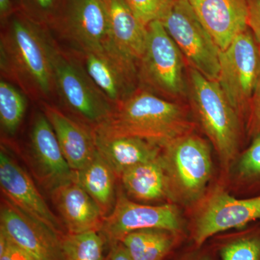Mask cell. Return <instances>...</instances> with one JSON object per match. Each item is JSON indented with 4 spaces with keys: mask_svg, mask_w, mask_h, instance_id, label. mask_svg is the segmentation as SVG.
I'll list each match as a JSON object with an SVG mask.
<instances>
[{
    "mask_svg": "<svg viewBox=\"0 0 260 260\" xmlns=\"http://www.w3.org/2000/svg\"><path fill=\"white\" fill-rule=\"evenodd\" d=\"M53 34L21 12L1 24L2 77L43 104L56 99L51 58Z\"/></svg>",
    "mask_w": 260,
    "mask_h": 260,
    "instance_id": "obj_1",
    "label": "cell"
},
{
    "mask_svg": "<svg viewBox=\"0 0 260 260\" xmlns=\"http://www.w3.org/2000/svg\"><path fill=\"white\" fill-rule=\"evenodd\" d=\"M191 129L181 106L139 87L93 131L106 137H136L164 148Z\"/></svg>",
    "mask_w": 260,
    "mask_h": 260,
    "instance_id": "obj_2",
    "label": "cell"
},
{
    "mask_svg": "<svg viewBox=\"0 0 260 260\" xmlns=\"http://www.w3.org/2000/svg\"><path fill=\"white\" fill-rule=\"evenodd\" d=\"M51 58L56 99L61 107L92 130L102 125L112 114L114 104L90 78L78 58L63 49L54 35Z\"/></svg>",
    "mask_w": 260,
    "mask_h": 260,
    "instance_id": "obj_3",
    "label": "cell"
},
{
    "mask_svg": "<svg viewBox=\"0 0 260 260\" xmlns=\"http://www.w3.org/2000/svg\"><path fill=\"white\" fill-rule=\"evenodd\" d=\"M190 97L193 110L203 131L227 169L237 156L241 139V119L218 81L190 69Z\"/></svg>",
    "mask_w": 260,
    "mask_h": 260,
    "instance_id": "obj_4",
    "label": "cell"
},
{
    "mask_svg": "<svg viewBox=\"0 0 260 260\" xmlns=\"http://www.w3.org/2000/svg\"><path fill=\"white\" fill-rule=\"evenodd\" d=\"M160 160L167 175L169 199L182 204L200 201L213 174L211 149L198 135H184L161 148Z\"/></svg>",
    "mask_w": 260,
    "mask_h": 260,
    "instance_id": "obj_5",
    "label": "cell"
},
{
    "mask_svg": "<svg viewBox=\"0 0 260 260\" xmlns=\"http://www.w3.org/2000/svg\"><path fill=\"white\" fill-rule=\"evenodd\" d=\"M184 57L160 20L147 25L143 57L138 63L140 87L157 95L177 98L186 93Z\"/></svg>",
    "mask_w": 260,
    "mask_h": 260,
    "instance_id": "obj_6",
    "label": "cell"
},
{
    "mask_svg": "<svg viewBox=\"0 0 260 260\" xmlns=\"http://www.w3.org/2000/svg\"><path fill=\"white\" fill-rule=\"evenodd\" d=\"M160 21L191 68L208 79L217 81L220 72V49L200 21L189 1L173 0Z\"/></svg>",
    "mask_w": 260,
    "mask_h": 260,
    "instance_id": "obj_7",
    "label": "cell"
},
{
    "mask_svg": "<svg viewBox=\"0 0 260 260\" xmlns=\"http://www.w3.org/2000/svg\"><path fill=\"white\" fill-rule=\"evenodd\" d=\"M260 75V47L250 29L220 53L217 80L240 117L246 118Z\"/></svg>",
    "mask_w": 260,
    "mask_h": 260,
    "instance_id": "obj_8",
    "label": "cell"
},
{
    "mask_svg": "<svg viewBox=\"0 0 260 260\" xmlns=\"http://www.w3.org/2000/svg\"><path fill=\"white\" fill-rule=\"evenodd\" d=\"M50 30L72 52L100 51L115 44L103 0H65Z\"/></svg>",
    "mask_w": 260,
    "mask_h": 260,
    "instance_id": "obj_9",
    "label": "cell"
},
{
    "mask_svg": "<svg viewBox=\"0 0 260 260\" xmlns=\"http://www.w3.org/2000/svg\"><path fill=\"white\" fill-rule=\"evenodd\" d=\"M182 227L180 213L175 205H150L135 203L118 189L112 213L104 218L101 233L109 245L121 242L129 233L145 229H160L179 233Z\"/></svg>",
    "mask_w": 260,
    "mask_h": 260,
    "instance_id": "obj_10",
    "label": "cell"
},
{
    "mask_svg": "<svg viewBox=\"0 0 260 260\" xmlns=\"http://www.w3.org/2000/svg\"><path fill=\"white\" fill-rule=\"evenodd\" d=\"M72 53L114 106L139 88L138 63L123 54L115 44L100 51Z\"/></svg>",
    "mask_w": 260,
    "mask_h": 260,
    "instance_id": "obj_11",
    "label": "cell"
},
{
    "mask_svg": "<svg viewBox=\"0 0 260 260\" xmlns=\"http://www.w3.org/2000/svg\"><path fill=\"white\" fill-rule=\"evenodd\" d=\"M256 220H260V195L237 199L217 189L195 218L193 239L200 246L215 234L242 229Z\"/></svg>",
    "mask_w": 260,
    "mask_h": 260,
    "instance_id": "obj_12",
    "label": "cell"
},
{
    "mask_svg": "<svg viewBox=\"0 0 260 260\" xmlns=\"http://www.w3.org/2000/svg\"><path fill=\"white\" fill-rule=\"evenodd\" d=\"M0 229L36 260H63L62 236L25 213L3 195Z\"/></svg>",
    "mask_w": 260,
    "mask_h": 260,
    "instance_id": "obj_13",
    "label": "cell"
},
{
    "mask_svg": "<svg viewBox=\"0 0 260 260\" xmlns=\"http://www.w3.org/2000/svg\"><path fill=\"white\" fill-rule=\"evenodd\" d=\"M0 186L3 196L20 209L59 235L66 234L62 222L51 211L28 173L3 145L0 150Z\"/></svg>",
    "mask_w": 260,
    "mask_h": 260,
    "instance_id": "obj_14",
    "label": "cell"
},
{
    "mask_svg": "<svg viewBox=\"0 0 260 260\" xmlns=\"http://www.w3.org/2000/svg\"><path fill=\"white\" fill-rule=\"evenodd\" d=\"M30 150L38 174L49 191L74 180L51 123L43 112L34 116L30 133Z\"/></svg>",
    "mask_w": 260,
    "mask_h": 260,
    "instance_id": "obj_15",
    "label": "cell"
},
{
    "mask_svg": "<svg viewBox=\"0 0 260 260\" xmlns=\"http://www.w3.org/2000/svg\"><path fill=\"white\" fill-rule=\"evenodd\" d=\"M220 51L249 28L247 0H188Z\"/></svg>",
    "mask_w": 260,
    "mask_h": 260,
    "instance_id": "obj_16",
    "label": "cell"
},
{
    "mask_svg": "<svg viewBox=\"0 0 260 260\" xmlns=\"http://www.w3.org/2000/svg\"><path fill=\"white\" fill-rule=\"evenodd\" d=\"M50 193L66 233L101 232L105 217L93 198L78 183L68 181Z\"/></svg>",
    "mask_w": 260,
    "mask_h": 260,
    "instance_id": "obj_17",
    "label": "cell"
},
{
    "mask_svg": "<svg viewBox=\"0 0 260 260\" xmlns=\"http://www.w3.org/2000/svg\"><path fill=\"white\" fill-rule=\"evenodd\" d=\"M42 105L72 170L77 172L88 165L97 153L93 130L50 103Z\"/></svg>",
    "mask_w": 260,
    "mask_h": 260,
    "instance_id": "obj_18",
    "label": "cell"
},
{
    "mask_svg": "<svg viewBox=\"0 0 260 260\" xmlns=\"http://www.w3.org/2000/svg\"><path fill=\"white\" fill-rule=\"evenodd\" d=\"M93 135L98 152L118 178L130 168L157 160L161 152L158 145L136 137H106L94 132Z\"/></svg>",
    "mask_w": 260,
    "mask_h": 260,
    "instance_id": "obj_19",
    "label": "cell"
},
{
    "mask_svg": "<svg viewBox=\"0 0 260 260\" xmlns=\"http://www.w3.org/2000/svg\"><path fill=\"white\" fill-rule=\"evenodd\" d=\"M110 24L113 40L126 56L139 63L144 54L147 26L140 21L125 0H103Z\"/></svg>",
    "mask_w": 260,
    "mask_h": 260,
    "instance_id": "obj_20",
    "label": "cell"
},
{
    "mask_svg": "<svg viewBox=\"0 0 260 260\" xmlns=\"http://www.w3.org/2000/svg\"><path fill=\"white\" fill-rule=\"evenodd\" d=\"M119 179L129 198L141 202L170 200L167 175L160 157L130 168L121 174Z\"/></svg>",
    "mask_w": 260,
    "mask_h": 260,
    "instance_id": "obj_21",
    "label": "cell"
},
{
    "mask_svg": "<svg viewBox=\"0 0 260 260\" xmlns=\"http://www.w3.org/2000/svg\"><path fill=\"white\" fill-rule=\"evenodd\" d=\"M117 175L98 152L93 160L79 171L74 172V181L96 203L104 217L115 205Z\"/></svg>",
    "mask_w": 260,
    "mask_h": 260,
    "instance_id": "obj_22",
    "label": "cell"
},
{
    "mask_svg": "<svg viewBox=\"0 0 260 260\" xmlns=\"http://www.w3.org/2000/svg\"><path fill=\"white\" fill-rule=\"evenodd\" d=\"M177 234L165 229H140L129 233L120 242L133 260H164L174 247Z\"/></svg>",
    "mask_w": 260,
    "mask_h": 260,
    "instance_id": "obj_23",
    "label": "cell"
},
{
    "mask_svg": "<svg viewBox=\"0 0 260 260\" xmlns=\"http://www.w3.org/2000/svg\"><path fill=\"white\" fill-rule=\"evenodd\" d=\"M28 107V96L11 82L0 81V124L8 136L16 134Z\"/></svg>",
    "mask_w": 260,
    "mask_h": 260,
    "instance_id": "obj_24",
    "label": "cell"
},
{
    "mask_svg": "<svg viewBox=\"0 0 260 260\" xmlns=\"http://www.w3.org/2000/svg\"><path fill=\"white\" fill-rule=\"evenodd\" d=\"M107 240L102 233H66L61 238L63 260H104Z\"/></svg>",
    "mask_w": 260,
    "mask_h": 260,
    "instance_id": "obj_25",
    "label": "cell"
},
{
    "mask_svg": "<svg viewBox=\"0 0 260 260\" xmlns=\"http://www.w3.org/2000/svg\"><path fill=\"white\" fill-rule=\"evenodd\" d=\"M237 174L251 197L260 195V134L252 138L249 148L239 157Z\"/></svg>",
    "mask_w": 260,
    "mask_h": 260,
    "instance_id": "obj_26",
    "label": "cell"
},
{
    "mask_svg": "<svg viewBox=\"0 0 260 260\" xmlns=\"http://www.w3.org/2000/svg\"><path fill=\"white\" fill-rule=\"evenodd\" d=\"M221 260H260V226L251 228L224 244Z\"/></svg>",
    "mask_w": 260,
    "mask_h": 260,
    "instance_id": "obj_27",
    "label": "cell"
},
{
    "mask_svg": "<svg viewBox=\"0 0 260 260\" xmlns=\"http://www.w3.org/2000/svg\"><path fill=\"white\" fill-rule=\"evenodd\" d=\"M65 0H15L19 11L51 30L59 18Z\"/></svg>",
    "mask_w": 260,
    "mask_h": 260,
    "instance_id": "obj_28",
    "label": "cell"
},
{
    "mask_svg": "<svg viewBox=\"0 0 260 260\" xmlns=\"http://www.w3.org/2000/svg\"><path fill=\"white\" fill-rule=\"evenodd\" d=\"M135 15L145 25L160 20L167 13L173 0H125Z\"/></svg>",
    "mask_w": 260,
    "mask_h": 260,
    "instance_id": "obj_29",
    "label": "cell"
},
{
    "mask_svg": "<svg viewBox=\"0 0 260 260\" xmlns=\"http://www.w3.org/2000/svg\"><path fill=\"white\" fill-rule=\"evenodd\" d=\"M0 260H36L0 229Z\"/></svg>",
    "mask_w": 260,
    "mask_h": 260,
    "instance_id": "obj_30",
    "label": "cell"
},
{
    "mask_svg": "<svg viewBox=\"0 0 260 260\" xmlns=\"http://www.w3.org/2000/svg\"><path fill=\"white\" fill-rule=\"evenodd\" d=\"M246 119V134L252 139L260 134V75Z\"/></svg>",
    "mask_w": 260,
    "mask_h": 260,
    "instance_id": "obj_31",
    "label": "cell"
},
{
    "mask_svg": "<svg viewBox=\"0 0 260 260\" xmlns=\"http://www.w3.org/2000/svg\"><path fill=\"white\" fill-rule=\"evenodd\" d=\"M248 25L260 47V0H247Z\"/></svg>",
    "mask_w": 260,
    "mask_h": 260,
    "instance_id": "obj_32",
    "label": "cell"
},
{
    "mask_svg": "<svg viewBox=\"0 0 260 260\" xmlns=\"http://www.w3.org/2000/svg\"><path fill=\"white\" fill-rule=\"evenodd\" d=\"M104 260H133L130 257L122 243L115 242L111 244L109 253Z\"/></svg>",
    "mask_w": 260,
    "mask_h": 260,
    "instance_id": "obj_33",
    "label": "cell"
},
{
    "mask_svg": "<svg viewBox=\"0 0 260 260\" xmlns=\"http://www.w3.org/2000/svg\"><path fill=\"white\" fill-rule=\"evenodd\" d=\"M15 0H0V22L4 23L15 12L18 11Z\"/></svg>",
    "mask_w": 260,
    "mask_h": 260,
    "instance_id": "obj_34",
    "label": "cell"
},
{
    "mask_svg": "<svg viewBox=\"0 0 260 260\" xmlns=\"http://www.w3.org/2000/svg\"><path fill=\"white\" fill-rule=\"evenodd\" d=\"M182 260H211V259L206 255H192Z\"/></svg>",
    "mask_w": 260,
    "mask_h": 260,
    "instance_id": "obj_35",
    "label": "cell"
}]
</instances>
